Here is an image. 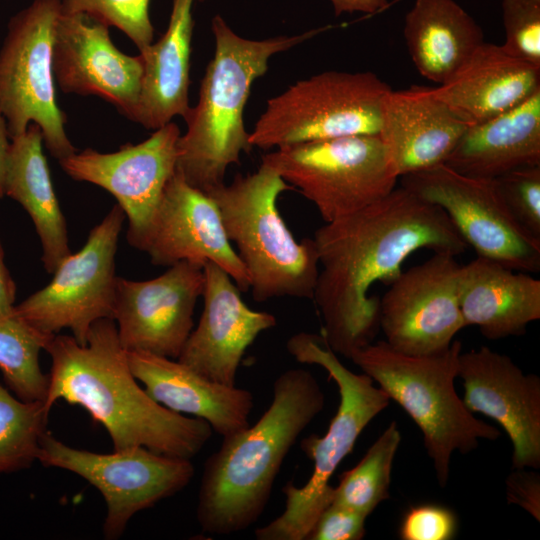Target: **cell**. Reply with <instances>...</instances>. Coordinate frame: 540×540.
<instances>
[{"instance_id":"obj_1","label":"cell","mask_w":540,"mask_h":540,"mask_svg":"<svg viewBox=\"0 0 540 540\" xmlns=\"http://www.w3.org/2000/svg\"><path fill=\"white\" fill-rule=\"evenodd\" d=\"M313 240L319 258L313 299L323 320L321 334L348 359L374 342L380 329V298L369 295L375 282L389 285L419 249L458 256L468 246L440 207L402 186L325 223Z\"/></svg>"},{"instance_id":"obj_2","label":"cell","mask_w":540,"mask_h":540,"mask_svg":"<svg viewBox=\"0 0 540 540\" xmlns=\"http://www.w3.org/2000/svg\"><path fill=\"white\" fill-rule=\"evenodd\" d=\"M45 351L51 357L46 408L58 400L83 407L104 426L113 450L145 447L191 459L212 436L207 421L165 408L140 387L113 319L96 321L85 345L58 333Z\"/></svg>"},{"instance_id":"obj_3","label":"cell","mask_w":540,"mask_h":540,"mask_svg":"<svg viewBox=\"0 0 540 540\" xmlns=\"http://www.w3.org/2000/svg\"><path fill=\"white\" fill-rule=\"evenodd\" d=\"M324 405V392L308 370L292 368L276 378L272 402L259 420L223 437L204 463L196 508L203 532L229 535L258 520L285 457Z\"/></svg>"},{"instance_id":"obj_4","label":"cell","mask_w":540,"mask_h":540,"mask_svg":"<svg viewBox=\"0 0 540 540\" xmlns=\"http://www.w3.org/2000/svg\"><path fill=\"white\" fill-rule=\"evenodd\" d=\"M215 51L201 81L199 99L185 119L177 143L176 170L192 187L208 193L224 184L227 168L253 148L243 121L252 84L268 70L270 58L317 35L252 40L236 34L220 15L211 22Z\"/></svg>"},{"instance_id":"obj_5","label":"cell","mask_w":540,"mask_h":540,"mask_svg":"<svg viewBox=\"0 0 540 540\" xmlns=\"http://www.w3.org/2000/svg\"><path fill=\"white\" fill-rule=\"evenodd\" d=\"M462 344L454 340L444 351L408 355L385 341L372 342L349 359L398 403L423 435L438 484L449 480L452 454L475 450L479 440L495 441L500 431L476 418L455 390Z\"/></svg>"},{"instance_id":"obj_6","label":"cell","mask_w":540,"mask_h":540,"mask_svg":"<svg viewBox=\"0 0 540 540\" xmlns=\"http://www.w3.org/2000/svg\"><path fill=\"white\" fill-rule=\"evenodd\" d=\"M294 188L261 164L249 175L237 174L207 194L220 211L226 235L236 245L250 280L252 298L313 299L319 258L313 238L298 242L277 207L281 193Z\"/></svg>"},{"instance_id":"obj_7","label":"cell","mask_w":540,"mask_h":540,"mask_svg":"<svg viewBox=\"0 0 540 540\" xmlns=\"http://www.w3.org/2000/svg\"><path fill=\"white\" fill-rule=\"evenodd\" d=\"M286 348L296 361L324 368L338 386L340 401L326 434H312L301 441L302 451L314 463L312 475L301 487L292 482L283 486L285 509L254 531L257 540H306L320 514L332 503L331 476L352 452L365 427L390 403L370 376L354 373L341 363L322 334L299 332L288 339Z\"/></svg>"},{"instance_id":"obj_8","label":"cell","mask_w":540,"mask_h":540,"mask_svg":"<svg viewBox=\"0 0 540 540\" xmlns=\"http://www.w3.org/2000/svg\"><path fill=\"white\" fill-rule=\"evenodd\" d=\"M389 85L372 72L326 71L269 99L249 133L252 147L284 148L357 135H378Z\"/></svg>"},{"instance_id":"obj_9","label":"cell","mask_w":540,"mask_h":540,"mask_svg":"<svg viewBox=\"0 0 540 540\" xmlns=\"http://www.w3.org/2000/svg\"><path fill=\"white\" fill-rule=\"evenodd\" d=\"M261 164L311 201L325 223L382 199L399 179L378 135H357L279 148Z\"/></svg>"},{"instance_id":"obj_10","label":"cell","mask_w":540,"mask_h":540,"mask_svg":"<svg viewBox=\"0 0 540 540\" xmlns=\"http://www.w3.org/2000/svg\"><path fill=\"white\" fill-rule=\"evenodd\" d=\"M60 14V0H33L10 19L0 49V110L10 138L37 124L43 143L58 160L77 152L56 102L53 40Z\"/></svg>"},{"instance_id":"obj_11","label":"cell","mask_w":540,"mask_h":540,"mask_svg":"<svg viewBox=\"0 0 540 540\" xmlns=\"http://www.w3.org/2000/svg\"><path fill=\"white\" fill-rule=\"evenodd\" d=\"M125 218L115 204L91 229L83 247L59 264L45 287L15 305L13 315L45 335L69 329L85 345L96 321L113 319L115 258Z\"/></svg>"},{"instance_id":"obj_12","label":"cell","mask_w":540,"mask_h":540,"mask_svg":"<svg viewBox=\"0 0 540 540\" xmlns=\"http://www.w3.org/2000/svg\"><path fill=\"white\" fill-rule=\"evenodd\" d=\"M37 461L45 467L72 472L103 496V535L120 538L131 518L183 490L194 476L190 459L155 453L145 447L102 454L71 447L47 431Z\"/></svg>"},{"instance_id":"obj_13","label":"cell","mask_w":540,"mask_h":540,"mask_svg":"<svg viewBox=\"0 0 540 540\" xmlns=\"http://www.w3.org/2000/svg\"><path fill=\"white\" fill-rule=\"evenodd\" d=\"M400 179L402 187L440 207L477 256L517 271H540V239L513 217L495 179L466 176L445 164Z\"/></svg>"},{"instance_id":"obj_14","label":"cell","mask_w":540,"mask_h":540,"mask_svg":"<svg viewBox=\"0 0 540 540\" xmlns=\"http://www.w3.org/2000/svg\"><path fill=\"white\" fill-rule=\"evenodd\" d=\"M449 253L436 252L403 271L379 301V327L385 342L408 355L447 349L466 327L459 305L460 266Z\"/></svg>"},{"instance_id":"obj_15","label":"cell","mask_w":540,"mask_h":540,"mask_svg":"<svg viewBox=\"0 0 540 540\" xmlns=\"http://www.w3.org/2000/svg\"><path fill=\"white\" fill-rule=\"evenodd\" d=\"M180 135L179 127L171 121L146 140L123 145L116 152L88 148L58 161L72 179L95 184L115 197L128 220L127 241L141 250L166 185L176 171Z\"/></svg>"},{"instance_id":"obj_16","label":"cell","mask_w":540,"mask_h":540,"mask_svg":"<svg viewBox=\"0 0 540 540\" xmlns=\"http://www.w3.org/2000/svg\"><path fill=\"white\" fill-rule=\"evenodd\" d=\"M203 288V267L186 261L149 280L117 277L113 320L123 348L177 359Z\"/></svg>"},{"instance_id":"obj_17","label":"cell","mask_w":540,"mask_h":540,"mask_svg":"<svg viewBox=\"0 0 540 540\" xmlns=\"http://www.w3.org/2000/svg\"><path fill=\"white\" fill-rule=\"evenodd\" d=\"M458 377L472 413L496 421L512 444V468L540 467V378L487 346L461 352Z\"/></svg>"},{"instance_id":"obj_18","label":"cell","mask_w":540,"mask_h":540,"mask_svg":"<svg viewBox=\"0 0 540 540\" xmlns=\"http://www.w3.org/2000/svg\"><path fill=\"white\" fill-rule=\"evenodd\" d=\"M141 251L158 266L186 261L204 267L213 262L241 292L250 289L248 273L226 235L217 204L177 170L166 185Z\"/></svg>"},{"instance_id":"obj_19","label":"cell","mask_w":540,"mask_h":540,"mask_svg":"<svg viewBox=\"0 0 540 540\" xmlns=\"http://www.w3.org/2000/svg\"><path fill=\"white\" fill-rule=\"evenodd\" d=\"M53 74L63 93L99 96L132 120L143 63L139 55L115 47L108 26L84 14L61 12L54 32Z\"/></svg>"},{"instance_id":"obj_20","label":"cell","mask_w":540,"mask_h":540,"mask_svg":"<svg viewBox=\"0 0 540 540\" xmlns=\"http://www.w3.org/2000/svg\"><path fill=\"white\" fill-rule=\"evenodd\" d=\"M203 273L202 314L177 360L213 382L235 385L247 348L277 320L249 308L233 279L217 264L207 262Z\"/></svg>"},{"instance_id":"obj_21","label":"cell","mask_w":540,"mask_h":540,"mask_svg":"<svg viewBox=\"0 0 540 540\" xmlns=\"http://www.w3.org/2000/svg\"><path fill=\"white\" fill-rule=\"evenodd\" d=\"M468 126L433 87L412 86L386 94L378 136L400 178L444 164Z\"/></svg>"},{"instance_id":"obj_22","label":"cell","mask_w":540,"mask_h":540,"mask_svg":"<svg viewBox=\"0 0 540 540\" xmlns=\"http://www.w3.org/2000/svg\"><path fill=\"white\" fill-rule=\"evenodd\" d=\"M132 374L165 408L201 418L222 437L248 427L254 398L249 390L213 382L188 366L147 352L127 351Z\"/></svg>"},{"instance_id":"obj_23","label":"cell","mask_w":540,"mask_h":540,"mask_svg":"<svg viewBox=\"0 0 540 540\" xmlns=\"http://www.w3.org/2000/svg\"><path fill=\"white\" fill-rule=\"evenodd\" d=\"M540 90V68L481 43L434 93L468 125L481 123L523 103Z\"/></svg>"},{"instance_id":"obj_24","label":"cell","mask_w":540,"mask_h":540,"mask_svg":"<svg viewBox=\"0 0 540 540\" xmlns=\"http://www.w3.org/2000/svg\"><path fill=\"white\" fill-rule=\"evenodd\" d=\"M458 298L466 327L487 339L524 335L540 319V280L487 258L460 266Z\"/></svg>"},{"instance_id":"obj_25","label":"cell","mask_w":540,"mask_h":540,"mask_svg":"<svg viewBox=\"0 0 540 540\" xmlns=\"http://www.w3.org/2000/svg\"><path fill=\"white\" fill-rule=\"evenodd\" d=\"M205 0H172L167 30L140 51L143 77L132 121L158 129L189 111L190 56L194 28L193 6Z\"/></svg>"},{"instance_id":"obj_26","label":"cell","mask_w":540,"mask_h":540,"mask_svg":"<svg viewBox=\"0 0 540 540\" xmlns=\"http://www.w3.org/2000/svg\"><path fill=\"white\" fill-rule=\"evenodd\" d=\"M444 164L484 179L540 165V90L511 110L469 125Z\"/></svg>"},{"instance_id":"obj_27","label":"cell","mask_w":540,"mask_h":540,"mask_svg":"<svg viewBox=\"0 0 540 540\" xmlns=\"http://www.w3.org/2000/svg\"><path fill=\"white\" fill-rule=\"evenodd\" d=\"M5 196L17 201L30 216L41 242V261L52 274L71 254L65 217L55 194L43 137L37 124L11 139L4 179Z\"/></svg>"},{"instance_id":"obj_28","label":"cell","mask_w":540,"mask_h":540,"mask_svg":"<svg viewBox=\"0 0 540 540\" xmlns=\"http://www.w3.org/2000/svg\"><path fill=\"white\" fill-rule=\"evenodd\" d=\"M403 33L417 71L439 85L484 42L481 27L456 0H415Z\"/></svg>"},{"instance_id":"obj_29","label":"cell","mask_w":540,"mask_h":540,"mask_svg":"<svg viewBox=\"0 0 540 540\" xmlns=\"http://www.w3.org/2000/svg\"><path fill=\"white\" fill-rule=\"evenodd\" d=\"M400 443L401 432L392 421L362 459L340 475L339 484L333 490L332 503L368 517L390 497L392 467Z\"/></svg>"},{"instance_id":"obj_30","label":"cell","mask_w":540,"mask_h":540,"mask_svg":"<svg viewBox=\"0 0 540 540\" xmlns=\"http://www.w3.org/2000/svg\"><path fill=\"white\" fill-rule=\"evenodd\" d=\"M53 336L45 335L14 316L0 319V370L13 394L24 401H44L49 384L39 355Z\"/></svg>"},{"instance_id":"obj_31","label":"cell","mask_w":540,"mask_h":540,"mask_svg":"<svg viewBox=\"0 0 540 540\" xmlns=\"http://www.w3.org/2000/svg\"><path fill=\"white\" fill-rule=\"evenodd\" d=\"M50 411L44 401H24L0 385V476L37 461Z\"/></svg>"},{"instance_id":"obj_32","label":"cell","mask_w":540,"mask_h":540,"mask_svg":"<svg viewBox=\"0 0 540 540\" xmlns=\"http://www.w3.org/2000/svg\"><path fill=\"white\" fill-rule=\"evenodd\" d=\"M63 14H84L124 32L139 52L152 44L150 0H60Z\"/></svg>"},{"instance_id":"obj_33","label":"cell","mask_w":540,"mask_h":540,"mask_svg":"<svg viewBox=\"0 0 540 540\" xmlns=\"http://www.w3.org/2000/svg\"><path fill=\"white\" fill-rule=\"evenodd\" d=\"M505 41L511 56L540 68V0H502Z\"/></svg>"},{"instance_id":"obj_34","label":"cell","mask_w":540,"mask_h":540,"mask_svg":"<svg viewBox=\"0 0 540 540\" xmlns=\"http://www.w3.org/2000/svg\"><path fill=\"white\" fill-rule=\"evenodd\" d=\"M495 181L513 217L540 239V165L512 170Z\"/></svg>"},{"instance_id":"obj_35","label":"cell","mask_w":540,"mask_h":540,"mask_svg":"<svg viewBox=\"0 0 540 540\" xmlns=\"http://www.w3.org/2000/svg\"><path fill=\"white\" fill-rule=\"evenodd\" d=\"M456 532L455 513L445 506L432 503L409 508L399 526L402 540H450Z\"/></svg>"},{"instance_id":"obj_36","label":"cell","mask_w":540,"mask_h":540,"mask_svg":"<svg viewBox=\"0 0 540 540\" xmlns=\"http://www.w3.org/2000/svg\"><path fill=\"white\" fill-rule=\"evenodd\" d=\"M367 516L331 503L320 514L306 540H360Z\"/></svg>"},{"instance_id":"obj_37","label":"cell","mask_w":540,"mask_h":540,"mask_svg":"<svg viewBox=\"0 0 540 540\" xmlns=\"http://www.w3.org/2000/svg\"><path fill=\"white\" fill-rule=\"evenodd\" d=\"M508 503L520 506L540 521V475L533 468H516L505 480Z\"/></svg>"},{"instance_id":"obj_38","label":"cell","mask_w":540,"mask_h":540,"mask_svg":"<svg viewBox=\"0 0 540 540\" xmlns=\"http://www.w3.org/2000/svg\"><path fill=\"white\" fill-rule=\"evenodd\" d=\"M4 256L0 240V319L11 316L16 305V284L5 264Z\"/></svg>"},{"instance_id":"obj_39","label":"cell","mask_w":540,"mask_h":540,"mask_svg":"<svg viewBox=\"0 0 540 540\" xmlns=\"http://www.w3.org/2000/svg\"><path fill=\"white\" fill-rule=\"evenodd\" d=\"M334 14L339 16L344 13L361 12L374 14L388 5L387 0H329Z\"/></svg>"},{"instance_id":"obj_40","label":"cell","mask_w":540,"mask_h":540,"mask_svg":"<svg viewBox=\"0 0 540 540\" xmlns=\"http://www.w3.org/2000/svg\"><path fill=\"white\" fill-rule=\"evenodd\" d=\"M11 138L4 115L0 110V199L5 196L4 179Z\"/></svg>"}]
</instances>
